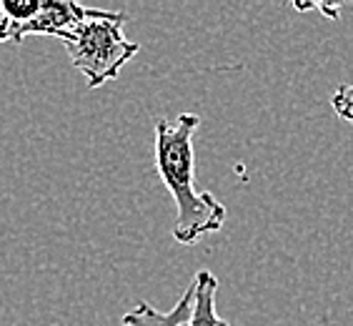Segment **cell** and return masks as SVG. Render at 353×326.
Instances as JSON below:
<instances>
[{
    "mask_svg": "<svg viewBox=\"0 0 353 326\" xmlns=\"http://www.w3.org/2000/svg\"><path fill=\"white\" fill-rule=\"evenodd\" d=\"M198 126L201 116L196 113H181L173 123L165 118L156 121V171L176 201L173 238L183 246H193L205 233L221 231L228 216L225 206L213 193L196 189L193 136Z\"/></svg>",
    "mask_w": 353,
    "mask_h": 326,
    "instance_id": "cell-1",
    "label": "cell"
},
{
    "mask_svg": "<svg viewBox=\"0 0 353 326\" xmlns=\"http://www.w3.org/2000/svg\"><path fill=\"white\" fill-rule=\"evenodd\" d=\"M125 21H128L125 13L98 10L93 18L83 21L61 38L70 63L85 75L88 88H98L103 83L118 78L123 66L141 50L138 43L128 41L123 33Z\"/></svg>",
    "mask_w": 353,
    "mask_h": 326,
    "instance_id": "cell-2",
    "label": "cell"
},
{
    "mask_svg": "<svg viewBox=\"0 0 353 326\" xmlns=\"http://www.w3.org/2000/svg\"><path fill=\"white\" fill-rule=\"evenodd\" d=\"M98 13V8H85L75 0H43L41 13L33 21L23 26L18 43H23L28 35H53L61 41L73 28H78L83 21H88Z\"/></svg>",
    "mask_w": 353,
    "mask_h": 326,
    "instance_id": "cell-3",
    "label": "cell"
},
{
    "mask_svg": "<svg viewBox=\"0 0 353 326\" xmlns=\"http://www.w3.org/2000/svg\"><path fill=\"white\" fill-rule=\"evenodd\" d=\"M193 301H196V281L183 291L178 304L170 311H158L148 301H138L133 311H125L121 316L123 326H188L190 314H193Z\"/></svg>",
    "mask_w": 353,
    "mask_h": 326,
    "instance_id": "cell-4",
    "label": "cell"
},
{
    "mask_svg": "<svg viewBox=\"0 0 353 326\" xmlns=\"http://www.w3.org/2000/svg\"><path fill=\"white\" fill-rule=\"evenodd\" d=\"M193 281H196V301H193V314H190L188 326H231L216 311V274H211L208 269H201Z\"/></svg>",
    "mask_w": 353,
    "mask_h": 326,
    "instance_id": "cell-5",
    "label": "cell"
},
{
    "mask_svg": "<svg viewBox=\"0 0 353 326\" xmlns=\"http://www.w3.org/2000/svg\"><path fill=\"white\" fill-rule=\"evenodd\" d=\"M43 0H0V43H18L23 26L41 13Z\"/></svg>",
    "mask_w": 353,
    "mask_h": 326,
    "instance_id": "cell-6",
    "label": "cell"
},
{
    "mask_svg": "<svg viewBox=\"0 0 353 326\" xmlns=\"http://www.w3.org/2000/svg\"><path fill=\"white\" fill-rule=\"evenodd\" d=\"M331 106L346 123H353V81L346 86H339L331 95Z\"/></svg>",
    "mask_w": 353,
    "mask_h": 326,
    "instance_id": "cell-7",
    "label": "cell"
}]
</instances>
